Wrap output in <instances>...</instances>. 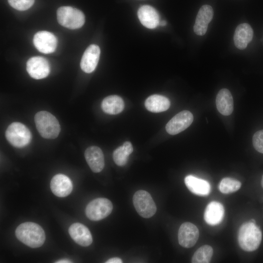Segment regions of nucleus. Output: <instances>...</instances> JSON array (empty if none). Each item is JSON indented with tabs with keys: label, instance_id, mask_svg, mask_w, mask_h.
I'll list each match as a JSON object with an SVG mask.
<instances>
[{
	"label": "nucleus",
	"instance_id": "nucleus-28",
	"mask_svg": "<svg viewBox=\"0 0 263 263\" xmlns=\"http://www.w3.org/2000/svg\"><path fill=\"white\" fill-rule=\"evenodd\" d=\"M253 145L258 152L263 153V130L256 132L253 136Z\"/></svg>",
	"mask_w": 263,
	"mask_h": 263
},
{
	"label": "nucleus",
	"instance_id": "nucleus-30",
	"mask_svg": "<svg viewBox=\"0 0 263 263\" xmlns=\"http://www.w3.org/2000/svg\"><path fill=\"white\" fill-rule=\"evenodd\" d=\"M105 263H122V261L121 260V259L119 258L114 257V258L109 259Z\"/></svg>",
	"mask_w": 263,
	"mask_h": 263
},
{
	"label": "nucleus",
	"instance_id": "nucleus-12",
	"mask_svg": "<svg viewBox=\"0 0 263 263\" xmlns=\"http://www.w3.org/2000/svg\"><path fill=\"white\" fill-rule=\"evenodd\" d=\"M213 14V8L211 6L206 4L201 6L197 15L193 27L194 32L196 35L203 36L206 33Z\"/></svg>",
	"mask_w": 263,
	"mask_h": 263
},
{
	"label": "nucleus",
	"instance_id": "nucleus-21",
	"mask_svg": "<svg viewBox=\"0 0 263 263\" xmlns=\"http://www.w3.org/2000/svg\"><path fill=\"white\" fill-rule=\"evenodd\" d=\"M185 183L188 188L195 194L206 196L210 192V185L207 181L194 176L189 175L186 176Z\"/></svg>",
	"mask_w": 263,
	"mask_h": 263
},
{
	"label": "nucleus",
	"instance_id": "nucleus-20",
	"mask_svg": "<svg viewBox=\"0 0 263 263\" xmlns=\"http://www.w3.org/2000/svg\"><path fill=\"white\" fill-rule=\"evenodd\" d=\"M216 105L218 111L222 115L228 116L233 111V99L230 91L225 88L220 90L216 98Z\"/></svg>",
	"mask_w": 263,
	"mask_h": 263
},
{
	"label": "nucleus",
	"instance_id": "nucleus-25",
	"mask_svg": "<svg viewBox=\"0 0 263 263\" xmlns=\"http://www.w3.org/2000/svg\"><path fill=\"white\" fill-rule=\"evenodd\" d=\"M241 183L234 179L225 177L220 183L219 188L224 194L231 193L237 191L241 187Z\"/></svg>",
	"mask_w": 263,
	"mask_h": 263
},
{
	"label": "nucleus",
	"instance_id": "nucleus-3",
	"mask_svg": "<svg viewBox=\"0 0 263 263\" xmlns=\"http://www.w3.org/2000/svg\"><path fill=\"white\" fill-rule=\"evenodd\" d=\"M37 129L40 135L44 138L55 139L60 131V126L57 119L46 111L37 113L34 117Z\"/></svg>",
	"mask_w": 263,
	"mask_h": 263
},
{
	"label": "nucleus",
	"instance_id": "nucleus-29",
	"mask_svg": "<svg viewBox=\"0 0 263 263\" xmlns=\"http://www.w3.org/2000/svg\"><path fill=\"white\" fill-rule=\"evenodd\" d=\"M124 149L128 152L129 154H131L133 151V147L131 143L129 141L125 142L122 145Z\"/></svg>",
	"mask_w": 263,
	"mask_h": 263
},
{
	"label": "nucleus",
	"instance_id": "nucleus-5",
	"mask_svg": "<svg viewBox=\"0 0 263 263\" xmlns=\"http://www.w3.org/2000/svg\"><path fill=\"white\" fill-rule=\"evenodd\" d=\"M5 137L14 147L22 148L28 145L31 139L32 134L29 129L20 122H13L7 128Z\"/></svg>",
	"mask_w": 263,
	"mask_h": 263
},
{
	"label": "nucleus",
	"instance_id": "nucleus-15",
	"mask_svg": "<svg viewBox=\"0 0 263 263\" xmlns=\"http://www.w3.org/2000/svg\"><path fill=\"white\" fill-rule=\"evenodd\" d=\"M69 233L72 239L82 246H88L93 242L92 236L89 229L84 225L75 223L69 228Z\"/></svg>",
	"mask_w": 263,
	"mask_h": 263
},
{
	"label": "nucleus",
	"instance_id": "nucleus-14",
	"mask_svg": "<svg viewBox=\"0 0 263 263\" xmlns=\"http://www.w3.org/2000/svg\"><path fill=\"white\" fill-rule=\"evenodd\" d=\"M52 192L59 197H64L69 195L73 189V184L70 178L62 174L55 175L50 182Z\"/></svg>",
	"mask_w": 263,
	"mask_h": 263
},
{
	"label": "nucleus",
	"instance_id": "nucleus-22",
	"mask_svg": "<svg viewBox=\"0 0 263 263\" xmlns=\"http://www.w3.org/2000/svg\"><path fill=\"white\" fill-rule=\"evenodd\" d=\"M170 104L167 97L159 94L151 95L145 102L146 108L153 113H160L167 110Z\"/></svg>",
	"mask_w": 263,
	"mask_h": 263
},
{
	"label": "nucleus",
	"instance_id": "nucleus-23",
	"mask_svg": "<svg viewBox=\"0 0 263 263\" xmlns=\"http://www.w3.org/2000/svg\"><path fill=\"white\" fill-rule=\"evenodd\" d=\"M102 110L106 113L116 114L124 109V102L122 98L116 95L106 97L101 103Z\"/></svg>",
	"mask_w": 263,
	"mask_h": 263
},
{
	"label": "nucleus",
	"instance_id": "nucleus-9",
	"mask_svg": "<svg viewBox=\"0 0 263 263\" xmlns=\"http://www.w3.org/2000/svg\"><path fill=\"white\" fill-rule=\"evenodd\" d=\"M26 70L31 77L40 79L48 76L50 73V66L46 58L41 56H34L27 61Z\"/></svg>",
	"mask_w": 263,
	"mask_h": 263
},
{
	"label": "nucleus",
	"instance_id": "nucleus-19",
	"mask_svg": "<svg viewBox=\"0 0 263 263\" xmlns=\"http://www.w3.org/2000/svg\"><path fill=\"white\" fill-rule=\"evenodd\" d=\"M225 210L220 203L212 201L207 206L204 212V219L209 225H214L219 224L223 220Z\"/></svg>",
	"mask_w": 263,
	"mask_h": 263
},
{
	"label": "nucleus",
	"instance_id": "nucleus-17",
	"mask_svg": "<svg viewBox=\"0 0 263 263\" xmlns=\"http://www.w3.org/2000/svg\"><path fill=\"white\" fill-rule=\"evenodd\" d=\"M141 24L149 29H154L159 24V16L153 7L145 5L141 6L137 12Z\"/></svg>",
	"mask_w": 263,
	"mask_h": 263
},
{
	"label": "nucleus",
	"instance_id": "nucleus-33",
	"mask_svg": "<svg viewBox=\"0 0 263 263\" xmlns=\"http://www.w3.org/2000/svg\"><path fill=\"white\" fill-rule=\"evenodd\" d=\"M261 185H262V188H263V175L262 176V180H261Z\"/></svg>",
	"mask_w": 263,
	"mask_h": 263
},
{
	"label": "nucleus",
	"instance_id": "nucleus-26",
	"mask_svg": "<svg viewBox=\"0 0 263 263\" xmlns=\"http://www.w3.org/2000/svg\"><path fill=\"white\" fill-rule=\"evenodd\" d=\"M130 154L122 145L115 150L113 152V159L115 163L119 166L126 164Z\"/></svg>",
	"mask_w": 263,
	"mask_h": 263
},
{
	"label": "nucleus",
	"instance_id": "nucleus-24",
	"mask_svg": "<svg viewBox=\"0 0 263 263\" xmlns=\"http://www.w3.org/2000/svg\"><path fill=\"white\" fill-rule=\"evenodd\" d=\"M213 249L208 245H204L199 248L194 253L192 259V263H209L213 255Z\"/></svg>",
	"mask_w": 263,
	"mask_h": 263
},
{
	"label": "nucleus",
	"instance_id": "nucleus-6",
	"mask_svg": "<svg viewBox=\"0 0 263 263\" xmlns=\"http://www.w3.org/2000/svg\"><path fill=\"white\" fill-rule=\"evenodd\" d=\"M132 199L134 207L141 217L149 218L155 213L156 205L150 194L147 191L144 190L137 191Z\"/></svg>",
	"mask_w": 263,
	"mask_h": 263
},
{
	"label": "nucleus",
	"instance_id": "nucleus-13",
	"mask_svg": "<svg viewBox=\"0 0 263 263\" xmlns=\"http://www.w3.org/2000/svg\"><path fill=\"white\" fill-rule=\"evenodd\" d=\"M100 50L95 44L90 45L85 51L80 62V67L86 73H91L95 69L99 59Z\"/></svg>",
	"mask_w": 263,
	"mask_h": 263
},
{
	"label": "nucleus",
	"instance_id": "nucleus-32",
	"mask_svg": "<svg viewBox=\"0 0 263 263\" xmlns=\"http://www.w3.org/2000/svg\"><path fill=\"white\" fill-rule=\"evenodd\" d=\"M166 24H167L166 21L162 20V21H160L159 25L164 26H165Z\"/></svg>",
	"mask_w": 263,
	"mask_h": 263
},
{
	"label": "nucleus",
	"instance_id": "nucleus-16",
	"mask_svg": "<svg viewBox=\"0 0 263 263\" xmlns=\"http://www.w3.org/2000/svg\"><path fill=\"white\" fill-rule=\"evenodd\" d=\"M84 156L87 164L94 172H99L103 169L104 157L100 148L97 146L89 147L85 151Z\"/></svg>",
	"mask_w": 263,
	"mask_h": 263
},
{
	"label": "nucleus",
	"instance_id": "nucleus-4",
	"mask_svg": "<svg viewBox=\"0 0 263 263\" xmlns=\"http://www.w3.org/2000/svg\"><path fill=\"white\" fill-rule=\"evenodd\" d=\"M57 19L62 26L71 29L81 27L85 23V16L79 9L71 6H61L57 10Z\"/></svg>",
	"mask_w": 263,
	"mask_h": 263
},
{
	"label": "nucleus",
	"instance_id": "nucleus-11",
	"mask_svg": "<svg viewBox=\"0 0 263 263\" xmlns=\"http://www.w3.org/2000/svg\"><path fill=\"white\" fill-rule=\"evenodd\" d=\"M199 235V230L196 225L189 222L184 223L178 230L179 243L184 247L190 248L196 243Z\"/></svg>",
	"mask_w": 263,
	"mask_h": 263
},
{
	"label": "nucleus",
	"instance_id": "nucleus-18",
	"mask_svg": "<svg viewBox=\"0 0 263 263\" xmlns=\"http://www.w3.org/2000/svg\"><path fill=\"white\" fill-rule=\"evenodd\" d=\"M253 37V31L249 24L244 23L239 24L235 29L233 37L235 46L240 50L245 49Z\"/></svg>",
	"mask_w": 263,
	"mask_h": 263
},
{
	"label": "nucleus",
	"instance_id": "nucleus-2",
	"mask_svg": "<svg viewBox=\"0 0 263 263\" xmlns=\"http://www.w3.org/2000/svg\"><path fill=\"white\" fill-rule=\"evenodd\" d=\"M262 237L260 228L251 221L242 225L238 236L240 246L244 250L248 252L254 251L259 247Z\"/></svg>",
	"mask_w": 263,
	"mask_h": 263
},
{
	"label": "nucleus",
	"instance_id": "nucleus-1",
	"mask_svg": "<svg viewBox=\"0 0 263 263\" xmlns=\"http://www.w3.org/2000/svg\"><path fill=\"white\" fill-rule=\"evenodd\" d=\"M15 234L19 240L31 248L41 246L45 240L43 228L33 222L21 224L17 227Z\"/></svg>",
	"mask_w": 263,
	"mask_h": 263
},
{
	"label": "nucleus",
	"instance_id": "nucleus-10",
	"mask_svg": "<svg viewBox=\"0 0 263 263\" xmlns=\"http://www.w3.org/2000/svg\"><path fill=\"white\" fill-rule=\"evenodd\" d=\"M33 43L40 52L50 54L55 51L57 46V39L52 33L42 31L35 34L33 38Z\"/></svg>",
	"mask_w": 263,
	"mask_h": 263
},
{
	"label": "nucleus",
	"instance_id": "nucleus-7",
	"mask_svg": "<svg viewBox=\"0 0 263 263\" xmlns=\"http://www.w3.org/2000/svg\"><path fill=\"white\" fill-rule=\"evenodd\" d=\"M113 204L107 198H98L90 202L85 209L87 217L91 220H101L109 216L113 210Z\"/></svg>",
	"mask_w": 263,
	"mask_h": 263
},
{
	"label": "nucleus",
	"instance_id": "nucleus-27",
	"mask_svg": "<svg viewBox=\"0 0 263 263\" xmlns=\"http://www.w3.org/2000/svg\"><path fill=\"white\" fill-rule=\"evenodd\" d=\"M8 1L10 5L15 9L24 11L33 5L35 0H8Z\"/></svg>",
	"mask_w": 263,
	"mask_h": 263
},
{
	"label": "nucleus",
	"instance_id": "nucleus-8",
	"mask_svg": "<svg viewBox=\"0 0 263 263\" xmlns=\"http://www.w3.org/2000/svg\"><path fill=\"white\" fill-rule=\"evenodd\" d=\"M193 116L188 111H183L174 116L167 124L166 130L171 135L178 134L188 128L192 123Z\"/></svg>",
	"mask_w": 263,
	"mask_h": 263
},
{
	"label": "nucleus",
	"instance_id": "nucleus-31",
	"mask_svg": "<svg viewBox=\"0 0 263 263\" xmlns=\"http://www.w3.org/2000/svg\"><path fill=\"white\" fill-rule=\"evenodd\" d=\"M55 263H72V261H71L67 259H62L59 261H57Z\"/></svg>",
	"mask_w": 263,
	"mask_h": 263
}]
</instances>
